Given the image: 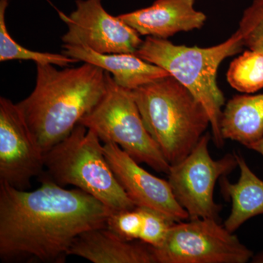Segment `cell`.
<instances>
[{
	"mask_svg": "<svg viewBox=\"0 0 263 263\" xmlns=\"http://www.w3.org/2000/svg\"><path fill=\"white\" fill-rule=\"evenodd\" d=\"M32 191L0 183V258L3 262L63 263L74 240L106 226L112 211L79 189L48 179Z\"/></svg>",
	"mask_w": 263,
	"mask_h": 263,
	"instance_id": "obj_1",
	"label": "cell"
},
{
	"mask_svg": "<svg viewBox=\"0 0 263 263\" xmlns=\"http://www.w3.org/2000/svg\"><path fill=\"white\" fill-rule=\"evenodd\" d=\"M37 65L32 92L16 103L44 153L67 138L101 100L107 89L106 72L86 63L58 70Z\"/></svg>",
	"mask_w": 263,
	"mask_h": 263,
	"instance_id": "obj_2",
	"label": "cell"
},
{
	"mask_svg": "<svg viewBox=\"0 0 263 263\" xmlns=\"http://www.w3.org/2000/svg\"><path fill=\"white\" fill-rule=\"evenodd\" d=\"M243 47L235 31L224 42L206 48L179 46L168 40L146 37L136 54L167 71L202 104L210 118L214 144L221 148L226 141L221 132L226 98L216 81L217 71L221 62L238 54Z\"/></svg>",
	"mask_w": 263,
	"mask_h": 263,
	"instance_id": "obj_3",
	"label": "cell"
},
{
	"mask_svg": "<svg viewBox=\"0 0 263 263\" xmlns=\"http://www.w3.org/2000/svg\"><path fill=\"white\" fill-rule=\"evenodd\" d=\"M133 91L145 127L171 165L187 157L211 127L206 110L173 76Z\"/></svg>",
	"mask_w": 263,
	"mask_h": 263,
	"instance_id": "obj_4",
	"label": "cell"
},
{
	"mask_svg": "<svg viewBox=\"0 0 263 263\" xmlns=\"http://www.w3.org/2000/svg\"><path fill=\"white\" fill-rule=\"evenodd\" d=\"M44 164L41 176L63 187L76 186L112 212L136 206L116 178L98 135L82 124L44 154Z\"/></svg>",
	"mask_w": 263,
	"mask_h": 263,
	"instance_id": "obj_5",
	"label": "cell"
},
{
	"mask_svg": "<svg viewBox=\"0 0 263 263\" xmlns=\"http://www.w3.org/2000/svg\"><path fill=\"white\" fill-rule=\"evenodd\" d=\"M106 79L103 98L79 124L94 131L104 143L118 145L138 163L168 174L171 164L145 127L133 91L118 85L108 72Z\"/></svg>",
	"mask_w": 263,
	"mask_h": 263,
	"instance_id": "obj_6",
	"label": "cell"
},
{
	"mask_svg": "<svg viewBox=\"0 0 263 263\" xmlns=\"http://www.w3.org/2000/svg\"><path fill=\"white\" fill-rule=\"evenodd\" d=\"M152 248L156 263H246L254 255L214 219L176 221L162 245Z\"/></svg>",
	"mask_w": 263,
	"mask_h": 263,
	"instance_id": "obj_7",
	"label": "cell"
},
{
	"mask_svg": "<svg viewBox=\"0 0 263 263\" xmlns=\"http://www.w3.org/2000/svg\"><path fill=\"white\" fill-rule=\"evenodd\" d=\"M210 133H205L190 155L173 164L167 181L176 200L190 219L219 221L221 205L214 200L216 183L238 167L235 154L214 160L209 152Z\"/></svg>",
	"mask_w": 263,
	"mask_h": 263,
	"instance_id": "obj_8",
	"label": "cell"
},
{
	"mask_svg": "<svg viewBox=\"0 0 263 263\" xmlns=\"http://www.w3.org/2000/svg\"><path fill=\"white\" fill-rule=\"evenodd\" d=\"M76 9L67 15L63 44L89 48L100 53H136L143 43L141 36L119 18L108 13L102 0H76Z\"/></svg>",
	"mask_w": 263,
	"mask_h": 263,
	"instance_id": "obj_9",
	"label": "cell"
},
{
	"mask_svg": "<svg viewBox=\"0 0 263 263\" xmlns=\"http://www.w3.org/2000/svg\"><path fill=\"white\" fill-rule=\"evenodd\" d=\"M44 152L38 145L17 104L0 98V183L21 190L45 171Z\"/></svg>",
	"mask_w": 263,
	"mask_h": 263,
	"instance_id": "obj_10",
	"label": "cell"
},
{
	"mask_svg": "<svg viewBox=\"0 0 263 263\" xmlns=\"http://www.w3.org/2000/svg\"><path fill=\"white\" fill-rule=\"evenodd\" d=\"M103 150L119 184L136 206L160 211L177 221L190 219L167 180L151 174L115 143H103Z\"/></svg>",
	"mask_w": 263,
	"mask_h": 263,
	"instance_id": "obj_11",
	"label": "cell"
},
{
	"mask_svg": "<svg viewBox=\"0 0 263 263\" xmlns=\"http://www.w3.org/2000/svg\"><path fill=\"white\" fill-rule=\"evenodd\" d=\"M195 0H155L146 8L119 15L141 36L167 40L180 32L200 29L206 22Z\"/></svg>",
	"mask_w": 263,
	"mask_h": 263,
	"instance_id": "obj_12",
	"label": "cell"
},
{
	"mask_svg": "<svg viewBox=\"0 0 263 263\" xmlns=\"http://www.w3.org/2000/svg\"><path fill=\"white\" fill-rule=\"evenodd\" d=\"M68 254L93 263H156L152 247L122 239L106 226L79 235Z\"/></svg>",
	"mask_w": 263,
	"mask_h": 263,
	"instance_id": "obj_13",
	"label": "cell"
},
{
	"mask_svg": "<svg viewBox=\"0 0 263 263\" xmlns=\"http://www.w3.org/2000/svg\"><path fill=\"white\" fill-rule=\"evenodd\" d=\"M62 48L63 54L98 66L109 72L118 85L132 91L171 76L164 69L145 61L136 53H100L84 46L67 44L62 45Z\"/></svg>",
	"mask_w": 263,
	"mask_h": 263,
	"instance_id": "obj_14",
	"label": "cell"
},
{
	"mask_svg": "<svg viewBox=\"0 0 263 263\" xmlns=\"http://www.w3.org/2000/svg\"><path fill=\"white\" fill-rule=\"evenodd\" d=\"M240 178L231 183L226 176L221 178L223 195L231 201V212L224 226L231 233L254 217L263 214V181L249 167L243 156L235 153Z\"/></svg>",
	"mask_w": 263,
	"mask_h": 263,
	"instance_id": "obj_15",
	"label": "cell"
},
{
	"mask_svg": "<svg viewBox=\"0 0 263 263\" xmlns=\"http://www.w3.org/2000/svg\"><path fill=\"white\" fill-rule=\"evenodd\" d=\"M224 140L248 146L263 137V93L236 95L224 105L221 118Z\"/></svg>",
	"mask_w": 263,
	"mask_h": 263,
	"instance_id": "obj_16",
	"label": "cell"
},
{
	"mask_svg": "<svg viewBox=\"0 0 263 263\" xmlns=\"http://www.w3.org/2000/svg\"><path fill=\"white\" fill-rule=\"evenodd\" d=\"M9 4V0H0V62L21 60L32 61L36 64L53 65L60 67H70L79 62L75 59L66 56L63 53H48L34 51L18 44L10 36L6 22L5 12Z\"/></svg>",
	"mask_w": 263,
	"mask_h": 263,
	"instance_id": "obj_17",
	"label": "cell"
},
{
	"mask_svg": "<svg viewBox=\"0 0 263 263\" xmlns=\"http://www.w3.org/2000/svg\"><path fill=\"white\" fill-rule=\"evenodd\" d=\"M227 80L231 87L245 94L263 89V53L243 51L230 63Z\"/></svg>",
	"mask_w": 263,
	"mask_h": 263,
	"instance_id": "obj_18",
	"label": "cell"
},
{
	"mask_svg": "<svg viewBox=\"0 0 263 263\" xmlns=\"http://www.w3.org/2000/svg\"><path fill=\"white\" fill-rule=\"evenodd\" d=\"M236 31L245 47L263 53V0H253L243 10Z\"/></svg>",
	"mask_w": 263,
	"mask_h": 263,
	"instance_id": "obj_19",
	"label": "cell"
},
{
	"mask_svg": "<svg viewBox=\"0 0 263 263\" xmlns=\"http://www.w3.org/2000/svg\"><path fill=\"white\" fill-rule=\"evenodd\" d=\"M142 208L112 212L106 221V228L122 239L139 241L143 230Z\"/></svg>",
	"mask_w": 263,
	"mask_h": 263,
	"instance_id": "obj_20",
	"label": "cell"
},
{
	"mask_svg": "<svg viewBox=\"0 0 263 263\" xmlns=\"http://www.w3.org/2000/svg\"><path fill=\"white\" fill-rule=\"evenodd\" d=\"M141 208L143 226L139 241L152 247H159L177 221L160 211L150 208Z\"/></svg>",
	"mask_w": 263,
	"mask_h": 263,
	"instance_id": "obj_21",
	"label": "cell"
},
{
	"mask_svg": "<svg viewBox=\"0 0 263 263\" xmlns=\"http://www.w3.org/2000/svg\"><path fill=\"white\" fill-rule=\"evenodd\" d=\"M249 149L254 151V152H257L259 155H261L263 157V137L259 141L254 142L252 144L249 145L247 146Z\"/></svg>",
	"mask_w": 263,
	"mask_h": 263,
	"instance_id": "obj_22",
	"label": "cell"
},
{
	"mask_svg": "<svg viewBox=\"0 0 263 263\" xmlns=\"http://www.w3.org/2000/svg\"><path fill=\"white\" fill-rule=\"evenodd\" d=\"M251 260H252V262L263 263V252L253 255Z\"/></svg>",
	"mask_w": 263,
	"mask_h": 263,
	"instance_id": "obj_23",
	"label": "cell"
}]
</instances>
